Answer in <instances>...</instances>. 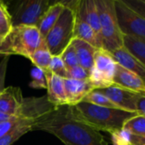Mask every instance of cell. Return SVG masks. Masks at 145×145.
<instances>
[{
  "instance_id": "cell-1",
  "label": "cell",
  "mask_w": 145,
  "mask_h": 145,
  "mask_svg": "<svg viewBox=\"0 0 145 145\" xmlns=\"http://www.w3.org/2000/svg\"><path fill=\"white\" fill-rule=\"evenodd\" d=\"M32 130L49 133L65 145H109L100 132L73 118L68 105L53 106L41 113Z\"/></svg>"
},
{
  "instance_id": "cell-2",
  "label": "cell",
  "mask_w": 145,
  "mask_h": 145,
  "mask_svg": "<svg viewBox=\"0 0 145 145\" xmlns=\"http://www.w3.org/2000/svg\"><path fill=\"white\" fill-rule=\"evenodd\" d=\"M68 110L72 116L76 120L98 132L103 131L109 133L121 129L126 121L138 115L121 109L97 106L87 102L68 106Z\"/></svg>"
},
{
  "instance_id": "cell-3",
  "label": "cell",
  "mask_w": 145,
  "mask_h": 145,
  "mask_svg": "<svg viewBox=\"0 0 145 145\" xmlns=\"http://www.w3.org/2000/svg\"><path fill=\"white\" fill-rule=\"evenodd\" d=\"M44 43L37 26L15 25L0 45V54H17L27 59Z\"/></svg>"
},
{
  "instance_id": "cell-4",
  "label": "cell",
  "mask_w": 145,
  "mask_h": 145,
  "mask_svg": "<svg viewBox=\"0 0 145 145\" xmlns=\"http://www.w3.org/2000/svg\"><path fill=\"white\" fill-rule=\"evenodd\" d=\"M75 18L73 6L66 3L57 22L44 37V42L53 56L61 55L74 39Z\"/></svg>"
},
{
  "instance_id": "cell-5",
  "label": "cell",
  "mask_w": 145,
  "mask_h": 145,
  "mask_svg": "<svg viewBox=\"0 0 145 145\" xmlns=\"http://www.w3.org/2000/svg\"><path fill=\"white\" fill-rule=\"evenodd\" d=\"M98 10L103 48L112 53L123 48V34L117 21L115 0H96Z\"/></svg>"
},
{
  "instance_id": "cell-6",
  "label": "cell",
  "mask_w": 145,
  "mask_h": 145,
  "mask_svg": "<svg viewBox=\"0 0 145 145\" xmlns=\"http://www.w3.org/2000/svg\"><path fill=\"white\" fill-rule=\"evenodd\" d=\"M116 66L117 63L109 52L103 48L97 50L88 78L94 90L107 88L114 84Z\"/></svg>"
},
{
  "instance_id": "cell-7",
  "label": "cell",
  "mask_w": 145,
  "mask_h": 145,
  "mask_svg": "<svg viewBox=\"0 0 145 145\" xmlns=\"http://www.w3.org/2000/svg\"><path fill=\"white\" fill-rule=\"evenodd\" d=\"M120 30L123 36L145 42V18L129 8L123 0H115Z\"/></svg>"
},
{
  "instance_id": "cell-8",
  "label": "cell",
  "mask_w": 145,
  "mask_h": 145,
  "mask_svg": "<svg viewBox=\"0 0 145 145\" xmlns=\"http://www.w3.org/2000/svg\"><path fill=\"white\" fill-rule=\"evenodd\" d=\"M50 5V2L47 0L23 1L17 8L15 19L13 20V26H37Z\"/></svg>"
},
{
  "instance_id": "cell-9",
  "label": "cell",
  "mask_w": 145,
  "mask_h": 145,
  "mask_svg": "<svg viewBox=\"0 0 145 145\" xmlns=\"http://www.w3.org/2000/svg\"><path fill=\"white\" fill-rule=\"evenodd\" d=\"M96 91L107 96L120 109L126 111L137 113V102L141 94L136 93L115 84L107 88L97 89Z\"/></svg>"
},
{
  "instance_id": "cell-10",
  "label": "cell",
  "mask_w": 145,
  "mask_h": 145,
  "mask_svg": "<svg viewBox=\"0 0 145 145\" xmlns=\"http://www.w3.org/2000/svg\"><path fill=\"white\" fill-rule=\"evenodd\" d=\"M23 100L22 92L19 88H4L0 92V112L9 116H23L21 115Z\"/></svg>"
},
{
  "instance_id": "cell-11",
  "label": "cell",
  "mask_w": 145,
  "mask_h": 145,
  "mask_svg": "<svg viewBox=\"0 0 145 145\" xmlns=\"http://www.w3.org/2000/svg\"><path fill=\"white\" fill-rule=\"evenodd\" d=\"M70 3L75 11L76 16L86 22L102 38L100 20L96 0H80L71 2Z\"/></svg>"
},
{
  "instance_id": "cell-12",
  "label": "cell",
  "mask_w": 145,
  "mask_h": 145,
  "mask_svg": "<svg viewBox=\"0 0 145 145\" xmlns=\"http://www.w3.org/2000/svg\"><path fill=\"white\" fill-rule=\"evenodd\" d=\"M65 93L68 106H74L85 99V98L92 91L94 88L87 80H73L70 78L64 79Z\"/></svg>"
},
{
  "instance_id": "cell-13",
  "label": "cell",
  "mask_w": 145,
  "mask_h": 145,
  "mask_svg": "<svg viewBox=\"0 0 145 145\" xmlns=\"http://www.w3.org/2000/svg\"><path fill=\"white\" fill-rule=\"evenodd\" d=\"M114 84L145 96V83L137 75L117 64Z\"/></svg>"
},
{
  "instance_id": "cell-14",
  "label": "cell",
  "mask_w": 145,
  "mask_h": 145,
  "mask_svg": "<svg viewBox=\"0 0 145 145\" xmlns=\"http://www.w3.org/2000/svg\"><path fill=\"white\" fill-rule=\"evenodd\" d=\"M47 82V99L55 107L68 105L64 87V79L50 71L44 73Z\"/></svg>"
},
{
  "instance_id": "cell-15",
  "label": "cell",
  "mask_w": 145,
  "mask_h": 145,
  "mask_svg": "<svg viewBox=\"0 0 145 145\" xmlns=\"http://www.w3.org/2000/svg\"><path fill=\"white\" fill-rule=\"evenodd\" d=\"M110 54L118 65L137 75L145 83V67L124 47Z\"/></svg>"
},
{
  "instance_id": "cell-16",
  "label": "cell",
  "mask_w": 145,
  "mask_h": 145,
  "mask_svg": "<svg viewBox=\"0 0 145 145\" xmlns=\"http://www.w3.org/2000/svg\"><path fill=\"white\" fill-rule=\"evenodd\" d=\"M66 6V3L64 2H58L50 5L48 9L45 11L44 15L42 16L40 21L38 22L37 28L38 29L41 36L44 39L52 27L57 22L62 12L63 11Z\"/></svg>"
},
{
  "instance_id": "cell-17",
  "label": "cell",
  "mask_w": 145,
  "mask_h": 145,
  "mask_svg": "<svg viewBox=\"0 0 145 145\" xmlns=\"http://www.w3.org/2000/svg\"><path fill=\"white\" fill-rule=\"evenodd\" d=\"M74 38L82 40L97 49L103 48L102 38L86 22L77 16L75 18Z\"/></svg>"
},
{
  "instance_id": "cell-18",
  "label": "cell",
  "mask_w": 145,
  "mask_h": 145,
  "mask_svg": "<svg viewBox=\"0 0 145 145\" xmlns=\"http://www.w3.org/2000/svg\"><path fill=\"white\" fill-rule=\"evenodd\" d=\"M71 43L76 51L79 65L90 71L93 67L95 54L97 48L77 38H74Z\"/></svg>"
},
{
  "instance_id": "cell-19",
  "label": "cell",
  "mask_w": 145,
  "mask_h": 145,
  "mask_svg": "<svg viewBox=\"0 0 145 145\" xmlns=\"http://www.w3.org/2000/svg\"><path fill=\"white\" fill-rule=\"evenodd\" d=\"M52 56L53 55L51 54L44 42L32 54L29 59L32 61L34 66L41 69L44 73H47L49 71V65L51 61Z\"/></svg>"
},
{
  "instance_id": "cell-20",
  "label": "cell",
  "mask_w": 145,
  "mask_h": 145,
  "mask_svg": "<svg viewBox=\"0 0 145 145\" xmlns=\"http://www.w3.org/2000/svg\"><path fill=\"white\" fill-rule=\"evenodd\" d=\"M123 47L145 67V42L124 36Z\"/></svg>"
},
{
  "instance_id": "cell-21",
  "label": "cell",
  "mask_w": 145,
  "mask_h": 145,
  "mask_svg": "<svg viewBox=\"0 0 145 145\" xmlns=\"http://www.w3.org/2000/svg\"><path fill=\"white\" fill-rule=\"evenodd\" d=\"M133 135L145 138V116L137 115L126 121L122 127Z\"/></svg>"
},
{
  "instance_id": "cell-22",
  "label": "cell",
  "mask_w": 145,
  "mask_h": 145,
  "mask_svg": "<svg viewBox=\"0 0 145 145\" xmlns=\"http://www.w3.org/2000/svg\"><path fill=\"white\" fill-rule=\"evenodd\" d=\"M83 102H87L97 106L111 108V109H120L116 105H115L107 96L94 90L91 92L83 100Z\"/></svg>"
},
{
  "instance_id": "cell-23",
  "label": "cell",
  "mask_w": 145,
  "mask_h": 145,
  "mask_svg": "<svg viewBox=\"0 0 145 145\" xmlns=\"http://www.w3.org/2000/svg\"><path fill=\"white\" fill-rule=\"evenodd\" d=\"M13 28V19L6 7V5L0 1V33L5 37L9 34Z\"/></svg>"
},
{
  "instance_id": "cell-24",
  "label": "cell",
  "mask_w": 145,
  "mask_h": 145,
  "mask_svg": "<svg viewBox=\"0 0 145 145\" xmlns=\"http://www.w3.org/2000/svg\"><path fill=\"white\" fill-rule=\"evenodd\" d=\"M111 141L113 145H134L135 135L121 128L111 133Z\"/></svg>"
},
{
  "instance_id": "cell-25",
  "label": "cell",
  "mask_w": 145,
  "mask_h": 145,
  "mask_svg": "<svg viewBox=\"0 0 145 145\" xmlns=\"http://www.w3.org/2000/svg\"><path fill=\"white\" fill-rule=\"evenodd\" d=\"M32 131V126H26L16 128L0 138V145H12L26 133Z\"/></svg>"
},
{
  "instance_id": "cell-26",
  "label": "cell",
  "mask_w": 145,
  "mask_h": 145,
  "mask_svg": "<svg viewBox=\"0 0 145 145\" xmlns=\"http://www.w3.org/2000/svg\"><path fill=\"white\" fill-rule=\"evenodd\" d=\"M49 71L62 79L68 78V68L60 55L52 56L49 65Z\"/></svg>"
},
{
  "instance_id": "cell-27",
  "label": "cell",
  "mask_w": 145,
  "mask_h": 145,
  "mask_svg": "<svg viewBox=\"0 0 145 145\" xmlns=\"http://www.w3.org/2000/svg\"><path fill=\"white\" fill-rule=\"evenodd\" d=\"M31 78L32 81L29 83V86L31 88L36 89H47L46 77L44 72L41 69L33 66L31 71Z\"/></svg>"
},
{
  "instance_id": "cell-28",
  "label": "cell",
  "mask_w": 145,
  "mask_h": 145,
  "mask_svg": "<svg viewBox=\"0 0 145 145\" xmlns=\"http://www.w3.org/2000/svg\"><path fill=\"white\" fill-rule=\"evenodd\" d=\"M60 56L62 59V60H63V62L66 65L68 69L79 65L76 51H75L72 43L62 53V54Z\"/></svg>"
},
{
  "instance_id": "cell-29",
  "label": "cell",
  "mask_w": 145,
  "mask_h": 145,
  "mask_svg": "<svg viewBox=\"0 0 145 145\" xmlns=\"http://www.w3.org/2000/svg\"><path fill=\"white\" fill-rule=\"evenodd\" d=\"M90 76V71L82 66L76 65L68 69V78L73 80H87Z\"/></svg>"
},
{
  "instance_id": "cell-30",
  "label": "cell",
  "mask_w": 145,
  "mask_h": 145,
  "mask_svg": "<svg viewBox=\"0 0 145 145\" xmlns=\"http://www.w3.org/2000/svg\"><path fill=\"white\" fill-rule=\"evenodd\" d=\"M124 3L131 8L132 10L136 11L138 14L145 18V2L144 0H123Z\"/></svg>"
},
{
  "instance_id": "cell-31",
  "label": "cell",
  "mask_w": 145,
  "mask_h": 145,
  "mask_svg": "<svg viewBox=\"0 0 145 145\" xmlns=\"http://www.w3.org/2000/svg\"><path fill=\"white\" fill-rule=\"evenodd\" d=\"M8 60H9V57L5 56L2 60V62L0 63V92L4 88V81H5Z\"/></svg>"
},
{
  "instance_id": "cell-32",
  "label": "cell",
  "mask_w": 145,
  "mask_h": 145,
  "mask_svg": "<svg viewBox=\"0 0 145 145\" xmlns=\"http://www.w3.org/2000/svg\"><path fill=\"white\" fill-rule=\"evenodd\" d=\"M137 113L138 115L145 116V96L141 95L137 102Z\"/></svg>"
},
{
  "instance_id": "cell-33",
  "label": "cell",
  "mask_w": 145,
  "mask_h": 145,
  "mask_svg": "<svg viewBox=\"0 0 145 145\" xmlns=\"http://www.w3.org/2000/svg\"><path fill=\"white\" fill-rule=\"evenodd\" d=\"M18 117H21V116H9V115H6L3 113L0 112V123L2 122H5L10 120H13L15 118H18Z\"/></svg>"
},
{
  "instance_id": "cell-34",
  "label": "cell",
  "mask_w": 145,
  "mask_h": 145,
  "mask_svg": "<svg viewBox=\"0 0 145 145\" xmlns=\"http://www.w3.org/2000/svg\"><path fill=\"white\" fill-rule=\"evenodd\" d=\"M134 145H145V138L136 136Z\"/></svg>"
},
{
  "instance_id": "cell-35",
  "label": "cell",
  "mask_w": 145,
  "mask_h": 145,
  "mask_svg": "<svg viewBox=\"0 0 145 145\" xmlns=\"http://www.w3.org/2000/svg\"><path fill=\"white\" fill-rule=\"evenodd\" d=\"M3 40H4V37L1 35V33H0V45L2 44V42H3Z\"/></svg>"
},
{
  "instance_id": "cell-36",
  "label": "cell",
  "mask_w": 145,
  "mask_h": 145,
  "mask_svg": "<svg viewBox=\"0 0 145 145\" xmlns=\"http://www.w3.org/2000/svg\"><path fill=\"white\" fill-rule=\"evenodd\" d=\"M144 2H145V0H144Z\"/></svg>"
}]
</instances>
